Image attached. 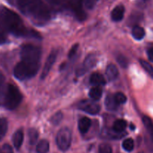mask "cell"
Segmentation results:
<instances>
[{"mask_svg": "<svg viewBox=\"0 0 153 153\" xmlns=\"http://www.w3.org/2000/svg\"><path fill=\"white\" fill-rule=\"evenodd\" d=\"M22 98V94L16 86L11 84H8L6 86L3 99V103L6 108L8 110L16 108L20 104Z\"/></svg>", "mask_w": 153, "mask_h": 153, "instance_id": "277c9868", "label": "cell"}, {"mask_svg": "<svg viewBox=\"0 0 153 153\" xmlns=\"http://www.w3.org/2000/svg\"><path fill=\"white\" fill-rule=\"evenodd\" d=\"M20 58L21 61L40 64L41 49L32 44L23 45L21 48Z\"/></svg>", "mask_w": 153, "mask_h": 153, "instance_id": "5b68a950", "label": "cell"}, {"mask_svg": "<svg viewBox=\"0 0 153 153\" xmlns=\"http://www.w3.org/2000/svg\"><path fill=\"white\" fill-rule=\"evenodd\" d=\"M140 65L142 66L143 69L146 71V73L151 76V77L153 78V67L149 63H148L147 61H144V60H140Z\"/></svg>", "mask_w": 153, "mask_h": 153, "instance_id": "4316f807", "label": "cell"}, {"mask_svg": "<svg viewBox=\"0 0 153 153\" xmlns=\"http://www.w3.org/2000/svg\"><path fill=\"white\" fill-rule=\"evenodd\" d=\"M123 148L127 152H131L134 149V143L131 138H127L123 142Z\"/></svg>", "mask_w": 153, "mask_h": 153, "instance_id": "d4e9b609", "label": "cell"}, {"mask_svg": "<svg viewBox=\"0 0 153 153\" xmlns=\"http://www.w3.org/2000/svg\"><path fill=\"white\" fill-rule=\"evenodd\" d=\"M105 104L106 108L108 111H111L117 110L118 107H119V105L117 103V102L115 101L114 97L112 95H108L106 97Z\"/></svg>", "mask_w": 153, "mask_h": 153, "instance_id": "2e32d148", "label": "cell"}, {"mask_svg": "<svg viewBox=\"0 0 153 153\" xmlns=\"http://www.w3.org/2000/svg\"><path fill=\"white\" fill-rule=\"evenodd\" d=\"M114 97L115 99V101L117 102V103L119 105H123L124 104V103L126 102L127 98L126 97L125 94H123V93L121 92L117 93V94H115V95L114 96Z\"/></svg>", "mask_w": 153, "mask_h": 153, "instance_id": "83f0119b", "label": "cell"}, {"mask_svg": "<svg viewBox=\"0 0 153 153\" xmlns=\"http://www.w3.org/2000/svg\"><path fill=\"white\" fill-rule=\"evenodd\" d=\"M28 140L31 145H34L37 142L38 138V132L35 128H30L28 131Z\"/></svg>", "mask_w": 153, "mask_h": 153, "instance_id": "603a6c76", "label": "cell"}, {"mask_svg": "<svg viewBox=\"0 0 153 153\" xmlns=\"http://www.w3.org/2000/svg\"><path fill=\"white\" fill-rule=\"evenodd\" d=\"M78 49H79V44H75L74 46H73V47L71 48V49L70 50V52H69L68 57L70 59L73 58L75 55H76V52H77Z\"/></svg>", "mask_w": 153, "mask_h": 153, "instance_id": "d6a6232c", "label": "cell"}, {"mask_svg": "<svg viewBox=\"0 0 153 153\" xmlns=\"http://www.w3.org/2000/svg\"><path fill=\"white\" fill-rule=\"evenodd\" d=\"M57 56H58V51L56 49H53L48 56L46 63H45V65L43 67V71L41 73V79H44L48 76L52 66L54 65L55 61H56Z\"/></svg>", "mask_w": 153, "mask_h": 153, "instance_id": "30bf717a", "label": "cell"}, {"mask_svg": "<svg viewBox=\"0 0 153 153\" xmlns=\"http://www.w3.org/2000/svg\"><path fill=\"white\" fill-rule=\"evenodd\" d=\"M147 55H148V58H149V61H151L152 62H153V47L148 49Z\"/></svg>", "mask_w": 153, "mask_h": 153, "instance_id": "e575fe53", "label": "cell"}, {"mask_svg": "<svg viewBox=\"0 0 153 153\" xmlns=\"http://www.w3.org/2000/svg\"><path fill=\"white\" fill-rule=\"evenodd\" d=\"M16 2L20 11L34 23L42 25L50 19V11L42 0H16Z\"/></svg>", "mask_w": 153, "mask_h": 153, "instance_id": "7a4b0ae2", "label": "cell"}, {"mask_svg": "<svg viewBox=\"0 0 153 153\" xmlns=\"http://www.w3.org/2000/svg\"><path fill=\"white\" fill-rule=\"evenodd\" d=\"M49 150V143L46 140H41L37 145L36 151L37 153H48Z\"/></svg>", "mask_w": 153, "mask_h": 153, "instance_id": "7402d4cb", "label": "cell"}, {"mask_svg": "<svg viewBox=\"0 0 153 153\" xmlns=\"http://www.w3.org/2000/svg\"><path fill=\"white\" fill-rule=\"evenodd\" d=\"M24 139V134L22 130L19 129L18 131H16V132L13 134V143L14 145L15 148L17 149H19L21 147L22 144V142H23Z\"/></svg>", "mask_w": 153, "mask_h": 153, "instance_id": "9a60e30c", "label": "cell"}, {"mask_svg": "<svg viewBox=\"0 0 153 153\" xmlns=\"http://www.w3.org/2000/svg\"><path fill=\"white\" fill-rule=\"evenodd\" d=\"M7 131V122L4 118L0 117V140L4 137Z\"/></svg>", "mask_w": 153, "mask_h": 153, "instance_id": "cb8c5ba5", "label": "cell"}, {"mask_svg": "<svg viewBox=\"0 0 153 153\" xmlns=\"http://www.w3.org/2000/svg\"><path fill=\"white\" fill-rule=\"evenodd\" d=\"M106 75H107L108 79L110 81L115 80L119 75V72L116 66L114 64H110L106 68Z\"/></svg>", "mask_w": 153, "mask_h": 153, "instance_id": "e0dca14e", "label": "cell"}, {"mask_svg": "<svg viewBox=\"0 0 153 153\" xmlns=\"http://www.w3.org/2000/svg\"><path fill=\"white\" fill-rule=\"evenodd\" d=\"M131 34H132L133 37H134L135 40H140L144 37L145 31L142 27L139 26V25H135V26L132 28Z\"/></svg>", "mask_w": 153, "mask_h": 153, "instance_id": "ffe728a7", "label": "cell"}, {"mask_svg": "<svg viewBox=\"0 0 153 153\" xmlns=\"http://www.w3.org/2000/svg\"><path fill=\"white\" fill-rule=\"evenodd\" d=\"M79 129L82 134H86L91 126V120L90 118L84 117L79 121Z\"/></svg>", "mask_w": 153, "mask_h": 153, "instance_id": "4fadbf2b", "label": "cell"}, {"mask_svg": "<svg viewBox=\"0 0 153 153\" xmlns=\"http://www.w3.org/2000/svg\"><path fill=\"white\" fill-rule=\"evenodd\" d=\"M102 95V90L100 87H94L91 89L89 92V96L92 100H99Z\"/></svg>", "mask_w": 153, "mask_h": 153, "instance_id": "44dd1931", "label": "cell"}, {"mask_svg": "<svg viewBox=\"0 0 153 153\" xmlns=\"http://www.w3.org/2000/svg\"><path fill=\"white\" fill-rule=\"evenodd\" d=\"M112 147L108 143H102L99 146V153H112Z\"/></svg>", "mask_w": 153, "mask_h": 153, "instance_id": "f546056e", "label": "cell"}, {"mask_svg": "<svg viewBox=\"0 0 153 153\" xmlns=\"http://www.w3.org/2000/svg\"><path fill=\"white\" fill-rule=\"evenodd\" d=\"M52 7L56 10H63L67 8V0H46Z\"/></svg>", "mask_w": 153, "mask_h": 153, "instance_id": "ac0fdd59", "label": "cell"}, {"mask_svg": "<svg viewBox=\"0 0 153 153\" xmlns=\"http://www.w3.org/2000/svg\"><path fill=\"white\" fill-rule=\"evenodd\" d=\"M98 1L99 0H83V5L85 6V8L91 10L94 8Z\"/></svg>", "mask_w": 153, "mask_h": 153, "instance_id": "4dcf8cb0", "label": "cell"}, {"mask_svg": "<svg viewBox=\"0 0 153 153\" xmlns=\"http://www.w3.org/2000/svg\"><path fill=\"white\" fill-rule=\"evenodd\" d=\"M117 61L122 67H126L128 66V60L123 55H119L117 58Z\"/></svg>", "mask_w": 153, "mask_h": 153, "instance_id": "1f68e13d", "label": "cell"}, {"mask_svg": "<svg viewBox=\"0 0 153 153\" xmlns=\"http://www.w3.org/2000/svg\"><path fill=\"white\" fill-rule=\"evenodd\" d=\"M0 153H13V149H12V147L10 145L4 144L1 147Z\"/></svg>", "mask_w": 153, "mask_h": 153, "instance_id": "836d02e7", "label": "cell"}, {"mask_svg": "<svg viewBox=\"0 0 153 153\" xmlns=\"http://www.w3.org/2000/svg\"><path fill=\"white\" fill-rule=\"evenodd\" d=\"M7 1H8V2L11 4H13V2H14V0H7Z\"/></svg>", "mask_w": 153, "mask_h": 153, "instance_id": "8d00e7d4", "label": "cell"}, {"mask_svg": "<svg viewBox=\"0 0 153 153\" xmlns=\"http://www.w3.org/2000/svg\"><path fill=\"white\" fill-rule=\"evenodd\" d=\"M0 29L16 37H40L38 33L25 26L17 13L4 6H0Z\"/></svg>", "mask_w": 153, "mask_h": 153, "instance_id": "6da1fadb", "label": "cell"}, {"mask_svg": "<svg viewBox=\"0 0 153 153\" xmlns=\"http://www.w3.org/2000/svg\"><path fill=\"white\" fill-rule=\"evenodd\" d=\"M142 121L147 131L149 140H150V143H148V146L151 151H153V121L147 116H143L142 118Z\"/></svg>", "mask_w": 153, "mask_h": 153, "instance_id": "8fae6325", "label": "cell"}, {"mask_svg": "<svg viewBox=\"0 0 153 153\" xmlns=\"http://www.w3.org/2000/svg\"><path fill=\"white\" fill-rule=\"evenodd\" d=\"M40 69V64H31L21 61L14 67L13 74L16 79L20 81L27 80L36 76Z\"/></svg>", "mask_w": 153, "mask_h": 153, "instance_id": "3957f363", "label": "cell"}, {"mask_svg": "<svg viewBox=\"0 0 153 153\" xmlns=\"http://www.w3.org/2000/svg\"><path fill=\"white\" fill-rule=\"evenodd\" d=\"M4 76L3 73L0 71V105L1 104L3 99H4V94L5 88H4Z\"/></svg>", "mask_w": 153, "mask_h": 153, "instance_id": "484cf974", "label": "cell"}, {"mask_svg": "<svg viewBox=\"0 0 153 153\" xmlns=\"http://www.w3.org/2000/svg\"><path fill=\"white\" fill-rule=\"evenodd\" d=\"M90 83L94 85V87H100L105 85V80L102 75L98 73H93L90 77Z\"/></svg>", "mask_w": 153, "mask_h": 153, "instance_id": "5bb4252c", "label": "cell"}, {"mask_svg": "<svg viewBox=\"0 0 153 153\" xmlns=\"http://www.w3.org/2000/svg\"><path fill=\"white\" fill-rule=\"evenodd\" d=\"M125 13V7L123 5H117L111 12V19L114 22H120L123 19Z\"/></svg>", "mask_w": 153, "mask_h": 153, "instance_id": "7c38bea8", "label": "cell"}, {"mask_svg": "<svg viewBox=\"0 0 153 153\" xmlns=\"http://www.w3.org/2000/svg\"><path fill=\"white\" fill-rule=\"evenodd\" d=\"M97 63V58L94 55H89L86 58L83 64L76 70V75L80 76L86 73L88 70L92 69Z\"/></svg>", "mask_w": 153, "mask_h": 153, "instance_id": "9c48e42d", "label": "cell"}, {"mask_svg": "<svg viewBox=\"0 0 153 153\" xmlns=\"http://www.w3.org/2000/svg\"><path fill=\"white\" fill-rule=\"evenodd\" d=\"M126 127V122L124 120H117L113 124L112 130L116 133H121Z\"/></svg>", "mask_w": 153, "mask_h": 153, "instance_id": "d6986e66", "label": "cell"}, {"mask_svg": "<svg viewBox=\"0 0 153 153\" xmlns=\"http://www.w3.org/2000/svg\"><path fill=\"white\" fill-rule=\"evenodd\" d=\"M72 141V134L70 128L64 127L60 129L56 137V143L58 147L61 151L68 150Z\"/></svg>", "mask_w": 153, "mask_h": 153, "instance_id": "8992f818", "label": "cell"}, {"mask_svg": "<svg viewBox=\"0 0 153 153\" xmlns=\"http://www.w3.org/2000/svg\"><path fill=\"white\" fill-rule=\"evenodd\" d=\"M77 107L80 110L93 115L97 114L100 111V105L91 100H82L79 102Z\"/></svg>", "mask_w": 153, "mask_h": 153, "instance_id": "ba28073f", "label": "cell"}, {"mask_svg": "<svg viewBox=\"0 0 153 153\" xmlns=\"http://www.w3.org/2000/svg\"><path fill=\"white\" fill-rule=\"evenodd\" d=\"M62 119H63L62 113L60 111L57 112L55 114H54L53 116L52 117V118H51V122H52V123L53 124V125L57 126L61 122Z\"/></svg>", "mask_w": 153, "mask_h": 153, "instance_id": "f1b7e54d", "label": "cell"}, {"mask_svg": "<svg viewBox=\"0 0 153 153\" xmlns=\"http://www.w3.org/2000/svg\"><path fill=\"white\" fill-rule=\"evenodd\" d=\"M67 7L70 8L79 20L86 18V13L83 9V0H67Z\"/></svg>", "mask_w": 153, "mask_h": 153, "instance_id": "52a82bcc", "label": "cell"}, {"mask_svg": "<svg viewBox=\"0 0 153 153\" xmlns=\"http://www.w3.org/2000/svg\"><path fill=\"white\" fill-rule=\"evenodd\" d=\"M6 42V37L2 33L0 32V45L4 44V43Z\"/></svg>", "mask_w": 153, "mask_h": 153, "instance_id": "d590c367", "label": "cell"}]
</instances>
